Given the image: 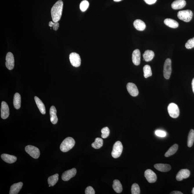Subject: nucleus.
<instances>
[{
  "label": "nucleus",
  "instance_id": "obj_1",
  "mask_svg": "<svg viewBox=\"0 0 194 194\" xmlns=\"http://www.w3.org/2000/svg\"><path fill=\"white\" fill-rule=\"evenodd\" d=\"M64 3L61 0L57 1L51 9V15L52 20L55 22H58L62 15Z\"/></svg>",
  "mask_w": 194,
  "mask_h": 194
},
{
  "label": "nucleus",
  "instance_id": "obj_16",
  "mask_svg": "<svg viewBox=\"0 0 194 194\" xmlns=\"http://www.w3.org/2000/svg\"><path fill=\"white\" fill-rule=\"evenodd\" d=\"M186 4L185 0H176L171 4V7L174 10H180L184 8Z\"/></svg>",
  "mask_w": 194,
  "mask_h": 194
},
{
  "label": "nucleus",
  "instance_id": "obj_40",
  "mask_svg": "<svg viewBox=\"0 0 194 194\" xmlns=\"http://www.w3.org/2000/svg\"><path fill=\"white\" fill-rule=\"evenodd\" d=\"M171 194H183V193L182 192L178 191H173L171 193Z\"/></svg>",
  "mask_w": 194,
  "mask_h": 194
},
{
  "label": "nucleus",
  "instance_id": "obj_24",
  "mask_svg": "<svg viewBox=\"0 0 194 194\" xmlns=\"http://www.w3.org/2000/svg\"><path fill=\"white\" fill-rule=\"evenodd\" d=\"M154 52L153 51L148 50L145 51L143 55L144 59L146 61H151L154 58Z\"/></svg>",
  "mask_w": 194,
  "mask_h": 194
},
{
  "label": "nucleus",
  "instance_id": "obj_12",
  "mask_svg": "<svg viewBox=\"0 0 194 194\" xmlns=\"http://www.w3.org/2000/svg\"><path fill=\"white\" fill-rule=\"evenodd\" d=\"M10 115V110L8 104L5 101L1 103V116L3 119H6L8 118Z\"/></svg>",
  "mask_w": 194,
  "mask_h": 194
},
{
  "label": "nucleus",
  "instance_id": "obj_15",
  "mask_svg": "<svg viewBox=\"0 0 194 194\" xmlns=\"http://www.w3.org/2000/svg\"><path fill=\"white\" fill-rule=\"evenodd\" d=\"M132 60L135 65L138 66L140 64L141 53L139 49L134 50L132 55Z\"/></svg>",
  "mask_w": 194,
  "mask_h": 194
},
{
  "label": "nucleus",
  "instance_id": "obj_33",
  "mask_svg": "<svg viewBox=\"0 0 194 194\" xmlns=\"http://www.w3.org/2000/svg\"><path fill=\"white\" fill-rule=\"evenodd\" d=\"M131 193L132 194H139L140 189L139 186L136 183H134L132 186Z\"/></svg>",
  "mask_w": 194,
  "mask_h": 194
},
{
  "label": "nucleus",
  "instance_id": "obj_27",
  "mask_svg": "<svg viewBox=\"0 0 194 194\" xmlns=\"http://www.w3.org/2000/svg\"><path fill=\"white\" fill-rule=\"evenodd\" d=\"M178 146L177 144H174L170 148L165 154V157H168L175 154L178 149Z\"/></svg>",
  "mask_w": 194,
  "mask_h": 194
},
{
  "label": "nucleus",
  "instance_id": "obj_17",
  "mask_svg": "<svg viewBox=\"0 0 194 194\" xmlns=\"http://www.w3.org/2000/svg\"><path fill=\"white\" fill-rule=\"evenodd\" d=\"M23 184L22 182L15 183L11 186L10 192V194H17L22 189Z\"/></svg>",
  "mask_w": 194,
  "mask_h": 194
},
{
  "label": "nucleus",
  "instance_id": "obj_43",
  "mask_svg": "<svg viewBox=\"0 0 194 194\" xmlns=\"http://www.w3.org/2000/svg\"><path fill=\"white\" fill-rule=\"evenodd\" d=\"M113 1H115V2H119V1H122V0H113Z\"/></svg>",
  "mask_w": 194,
  "mask_h": 194
},
{
  "label": "nucleus",
  "instance_id": "obj_36",
  "mask_svg": "<svg viewBox=\"0 0 194 194\" xmlns=\"http://www.w3.org/2000/svg\"><path fill=\"white\" fill-rule=\"evenodd\" d=\"M156 136L160 137H165L166 136V133L164 131L162 130H157L155 132Z\"/></svg>",
  "mask_w": 194,
  "mask_h": 194
},
{
  "label": "nucleus",
  "instance_id": "obj_5",
  "mask_svg": "<svg viewBox=\"0 0 194 194\" xmlns=\"http://www.w3.org/2000/svg\"><path fill=\"white\" fill-rule=\"evenodd\" d=\"M168 110L169 115L173 118H178L180 115V110L175 103H170L168 107Z\"/></svg>",
  "mask_w": 194,
  "mask_h": 194
},
{
  "label": "nucleus",
  "instance_id": "obj_31",
  "mask_svg": "<svg viewBox=\"0 0 194 194\" xmlns=\"http://www.w3.org/2000/svg\"><path fill=\"white\" fill-rule=\"evenodd\" d=\"M144 77L147 78L152 75L151 67L148 65H146L143 68Z\"/></svg>",
  "mask_w": 194,
  "mask_h": 194
},
{
  "label": "nucleus",
  "instance_id": "obj_7",
  "mask_svg": "<svg viewBox=\"0 0 194 194\" xmlns=\"http://www.w3.org/2000/svg\"><path fill=\"white\" fill-rule=\"evenodd\" d=\"M171 71V60L169 58H168L165 61L164 66V76L165 79H169Z\"/></svg>",
  "mask_w": 194,
  "mask_h": 194
},
{
  "label": "nucleus",
  "instance_id": "obj_11",
  "mask_svg": "<svg viewBox=\"0 0 194 194\" xmlns=\"http://www.w3.org/2000/svg\"><path fill=\"white\" fill-rule=\"evenodd\" d=\"M145 176L147 181L150 183L155 182L157 180V176L151 169H147L145 172Z\"/></svg>",
  "mask_w": 194,
  "mask_h": 194
},
{
  "label": "nucleus",
  "instance_id": "obj_41",
  "mask_svg": "<svg viewBox=\"0 0 194 194\" xmlns=\"http://www.w3.org/2000/svg\"><path fill=\"white\" fill-rule=\"evenodd\" d=\"M192 88L193 91L194 93V78L192 81Z\"/></svg>",
  "mask_w": 194,
  "mask_h": 194
},
{
  "label": "nucleus",
  "instance_id": "obj_14",
  "mask_svg": "<svg viewBox=\"0 0 194 194\" xmlns=\"http://www.w3.org/2000/svg\"><path fill=\"white\" fill-rule=\"evenodd\" d=\"M190 171L188 170L182 169L178 173L176 178L178 181H181L183 179L188 178L190 176Z\"/></svg>",
  "mask_w": 194,
  "mask_h": 194
},
{
  "label": "nucleus",
  "instance_id": "obj_19",
  "mask_svg": "<svg viewBox=\"0 0 194 194\" xmlns=\"http://www.w3.org/2000/svg\"><path fill=\"white\" fill-rule=\"evenodd\" d=\"M154 167L156 169L162 172H167L171 170V165L168 164H157L154 165Z\"/></svg>",
  "mask_w": 194,
  "mask_h": 194
},
{
  "label": "nucleus",
  "instance_id": "obj_44",
  "mask_svg": "<svg viewBox=\"0 0 194 194\" xmlns=\"http://www.w3.org/2000/svg\"><path fill=\"white\" fill-rule=\"evenodd\" d=\"M192 194H194V187L193 188V190L192 191Z\"/></svg>",
  "mask_w": 194,
  "mask_h": 194
},
{
  "label": "nucleus",
  "instance_id": "obj_8",
  "mask_svg": "<svg viewBox=\"0 0 194 194\" xmlns=\"http://www.w3.org/2000/svg\"><path fill=\"white\" fill-rule=\"evenodd\" d=\"M70 60L72 66L73 67H78L81 64V59L80 56L76 52H72L70 55Z\"/></svg>",
  "mask_w": 194,
  "mask_h": 194
},
{
  "label": "nucleus",
  "instance_id": "obj_34",
  "mask_svg": "<svg viewBox=\"0 0 194 194\" xmlns=\"http://www.w3.org/2000/svg\"><path fill=\"white\" fill-rule=\"evenodd\" d=\"M101 137L106 138L109 136L110 134L109 129L108 127H105L101 129Z\"/></svg>",
  "mask_w": 194,
  "mask_h": 194
},
{
  "label": "nucleus",
  "instance_id": "obj_35",
  "mask_svg": "<svg viewBox=\"0 0 194 194\" xmlns=\"http://www.w3.org/2000/svg\"><path fill=\"white\" fill-rule=\"evenodd\" d=\"M185 46L187 49H191L194 48V37L190 39L186 42Z\"/></svg>",
  "mask_w": 194,
  "mask_h": 194
},
{
  "label": "nucleus",
  "instance_id": "obj_42",
  "mask_svg": "<svg viewBox=\"0 0 194 194\" xmlns=\"http://www.w3.org/2000/svg\"><path fill=\"white\" fill-rule=\"evenodd\" d=\"M54 24V22L52 21H50L49 22V25L50 28H52Z\"/></svg>",
  "mask_w": 194,
  "mask_h": 194
},
{
  "label": "nucleus",
  "instance_id": "obj_4",
  "mask_svg": "<svg viewBox=\"0 0 194 194\" xmlns=\"http://www.w3.org/2000/svg\"><path fill=\"white\" fill-rule=\"evenodd\" d=\"M123 146L122 143L119 141H117L114 144L112 153V157L117 158L121 156L122 152Z\"/></svg>",
  "mask_w": 194,
  "mask_h": 194
},
{
  "label": "nucleus",
  "instance_id": "obj_32",
  "mask_svg": "<svg viewBox=\"0 0 194 194\" xmlns=\"http://www.w3.org/2000/svg\"><path fill=\"white\" fill-rule=\"evenodd\" d=\"M89 6V3L86 0H84L81 1L80 4V9L82 12L86 11Z\"/></svg>",
  "mask_w": 194,
  "mask_h": 194
},
{
  "label": "nucleus",
  "instance_id": "obj_29",
  "mask_svg": "<svg viewBox=\"0 0 194 194\" xmlns=\"http://www.w3.org/2000/svg\"><path fill=\"white\" fill-rule=\"evenodd\" d=\"M103 141L100 138H96L95 142L92 144L91 146L93 148L97 149L101 148L103 146Z\"/></svg>",
  "mask_w": 194,
  "mask_h": 194
},
{
  "label": "nucleus",
  "instance_id": "obj_6",
  "mask_svg": "<svg viewBox=\"0 0 194 194\" xmlns=\"http://www.w3.org/2000/svg\"><path fill=\"white\" fill-rule=\"evenodd\" d=\"M26 153L33 158L38 159L40 155L39 150L37 147L32 145H28L25 147Z\"/></svg>",
  "mask_w": 194,
  "mask_h": 194
},
{
  "label": "nucleus",
  "instance_id": "obj_20",
  "mask_svg": "<svg viewBox=\"0 0 194 194\" xmlns=\"http://www.w3.org/2000/svg\"><path fill=\"white\" fill-rule=\"evenodd\" d=\"M133 26L136 30L140 31H144L146 27L145 22L139 19H136L134 22Z\"/></svg>",
  "mask_w": 194,
  "mask_h": 194
},
{
  "label": "nucleus",
  "instance_id": "obj_38",
  "mask_svg": "<svg viewBox=\"0 0 194 194\" xmlns=\"http://www.w3.org/2000/svg\"><path fill=\"white\" fill-rule=\"evenodd\" d=\"M59 23L58 22H54V24L52 28H53V29L54 30L57 31V30L59 28Z\"/></svg>",
  "mask_w": 194,
  "mask_h": 194
},
{
  "label": "nucleus",
  "instance_id": "obj_25",
  "mask_svg": "<svg viewBox=\"0 0 194 194\" xmlns=\"http://www.w3.org/2000/svg\"><path fill=\"white\" fill-rule=\"evenodd\" d=\"M13 105L14 108L17 109H19L21 107V97L19 93H16L14 94L13 99Z\"/></svg>",
  "mask_w": 194,
  "mask_h": 194
},
{
  "label": "nucleus",
  "instance_id": "obj_9",
  "mask_svg": "<svg viewBox=\"0 0 194 194\" xmlns=\"http://www.w3.org/2000/svg\"><path fill=\"white\" fill-rule=\"evenodd\" d=\"M6 65L9 70H12L14 68V60L13 54L11 52H8L6 57Z\"/></svg>",
  "mask_w": 194,
  "mask_h": 194
},
{
  "label": "nucleus",
  "instance_id": "obj_18",
  "mask_svg": "<svg viewBox=\"0 0 194 194\" xmlns=\"http://www.w3.org/2000/svg\"><path fill=\"white\" fill-rule=\"evenodd\" d=\"M50 114L51 122L54 124H57L58 121V119L57 115V110L55 106H51L50 109Z\"/></svg>",
  "mask_w": 194,
  "mask_h": 194
},
{
  "label": "nucleus",
  "instance_id": "obj_10",
  "mask_svg": "<svg viewBox=\"0 0 194 194\" xmlns=\"http://www.w3.org/2000/svg\"><path fill=\"white\" fill-rule=\"evenodd\" d=\"M77 170L75 168L66 171L63 174L62 176H61V179L64 181H68L72 177L75 176Z\"/></svg>",
  "mask_w": 194,
  "mask_h": 194
},
{
  "label": "nucleus",
  "instance_id": "obj_22",
  "mask_svg": "<svg viewBox=\"0 0 194 194\" xmlns=\"http://www.w3.org/2000/svg\"><path fill=\"white\" fill-rule=\"evenodd\" d=\"M164 23L165 25L171 28H177L179 26V24L177 21L171 19H165L164 21Z\"/></svg>",
  "mask_w": 194,
  "mask_h": 194
},
{
  "label": "nucleus",
  "instance_id": "obj_23",
  "mask_svg": "<svg viewBox=\"0 0 194 194\" xmlns=\"http://www.w3.org/2000/svg\"><path fill=\"white\" fill-rule=\"evenodd\" d=\"M35 100L36 104H37V107L39 109L41 113L45 114L46 113V108L45 105L43 104V102L41 100L37 97H35Z\"/></svg>",
  "mask_w": 194,
  "mask_h": 194
},
{
  "label": "nucleus",
  "instance_id": "obj_2",
  "mask_svg": "<svg viewBox=\"0 0 194 194\" xmlns=\"http://www.w3.org/2000/svg\"><path fill=\"white\" fill-rule=\"evenodd\" d=\"M75 141L73 138L68 137L66 138L60 146V149L63 152H67L74 146Z\"/></svg>",
  "mask_w": 194,
  "mask_h": 194
},
{
  "label": "nucleus",
  "instance_id": "obj_28",
  "mask_svg": "<svg viewBox=\"0 0 194 194\" xmlns=\"http://www.w3.org/2000/svg\"><path fill=\"white\" fill-rule=\"evenodd\" d=\"M59 175L58 174H56L53 175L49 177L48 178V183L49 185L51 186H55L58 180Z\"/></svg>",
  "mask_w": 194,
  "mask_h": 194
},
{
  "label": "nucleus",
  "instance_id": "obj_26",
  "mask_svg": "<svg viewBox=\"0 0 194 194\" xmlns=\"http://www.w3.org/2000/svg\"><path fill=\"white\" fill-rule=\"evenodd\" d=\"M113 188L117 193H121L123 190L122 186L119 180H114Z\"/></svg>",
  "mask_w": 194,
  "mask_h": 194
},
{
  "label": "nucleus",
  "instance_id": "obj_3",
  "mask_svg": "<svg viewBox=\"0 0 194 194\" xmlns=\"http://www.w3.org/2000/svg\"><path fill=\"white\" fill-rule=\"evenodd\" d=\"M193 15L191 10H186L179 11L177 14V16L180 20L185 22H189L191 20Z\"/></svg>",
  "mask_w": 194,
  "mask_h": 194
},
{
  "label": "nucleus",
  "instance_id": "obj_30",
  "mask_svg": "<svg viewBox=\"0 0 194 194\" xmlns=\"http://www.w3.org/2000/svg\"><path fill=\"white\" fill-rule=\"evenodd\" d=\"M194 141V130L191 129L189 132L188 138L187 145L188 147H191L193 145Z\"/></svg>",
  "mask_w": 194,
  "mask_h": 194
},
{
  "label": "nucleus",
  "instance_id": "obj_13",
  "mask_svg": "<svg viewBox=\"0 0 194 194\" xmlns=\"http://www.w3.org/2000/svg\"><path fill=\"white\" fill-rule=\"evenodd\" d=\"M127 88L129 94L132 97H136L138 95L139 92L135 84L133 83H128L127 85Z\"/></svg>",
  "mask_w": 194,
  "mask_h": 194
},
{
  "label": "nucleus",
  "instance_id": "obj_21",
  "mask_svg": "<svg viewBox=\"0 0 194 194\" xmlns=\"http://www.w3.org/2000/svg\"><path fill=\"white\" fill-rule=\"evenodd\" d=\"M1 158L4 162L9 164H12L15 162L17 160L16 156L7 154H3L1 155Z\"/></svg>",
  "mask_w": 194,
  "mask_h": 194
},
{
  "label": "nucleus",
  "instance_id": "obj_39",
  "mask_svg": "<svg viewBox=\"0 0 194 194\" xmlns=\"http://www.w3.org/2000/svg\"><path fill=\"white\" fill-rule=\"evenodd\" d=\"M147 4L151 5L155 3L157 0H144Z\"/></svg>",
  "mask_w": 194,
  "mask_h": 194
},
{
  "label": "nucleus",
  "instance_id": "obj_37",
  "mask_svg": "<svg viewBox=\"0 0 194 194\" xmlns=\"http://www.w3.org/2000/svg\"><path fill=\"white\" fill-rule=\"evenodd\" d=\"M85 193L86 194H95V191L92 186H88L86 189Z\"/></svg>",
  "mask_w": 194,
  "mask_h": 194
}]
</instances>
